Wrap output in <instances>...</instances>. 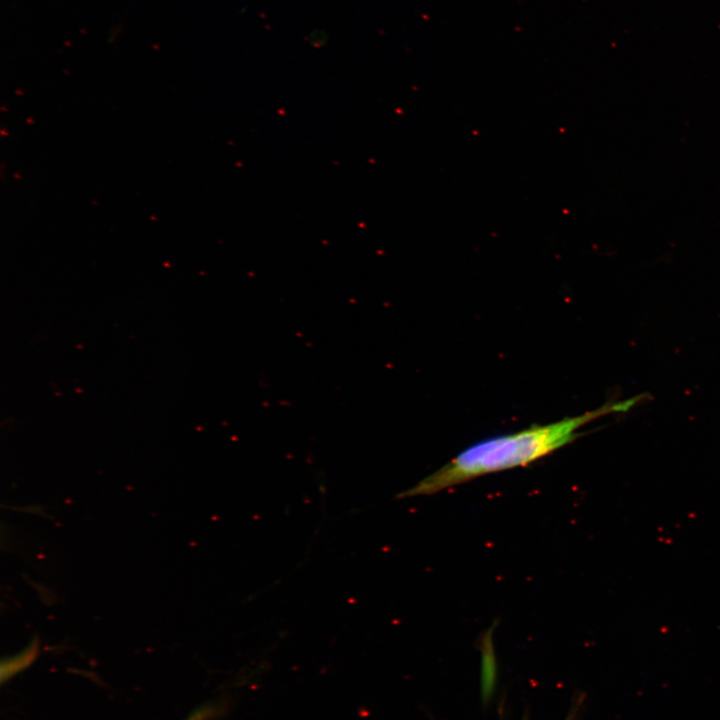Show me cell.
Masks as SVG:
<instances>
[{
  "label": "cell",
  "instance_id": "cell-2",
  "mask_svg": "<svg viewBox=\"0 0 720 720\" xmlns=\"http://www.w3.org/2000/svg\"><path fill=\"white\" fill-rule=\"evenodd\" d=\"M214 709L209 706H204L191 713L185 720H204L210 718Z\"/></svg>",
  "mask_w": 720,
  "mask_h": 720
},
{
  "label": "cell",
  "instance_id": "cell-1",
  "mask_svg": "<svg viewBox=\"0 0 720 720\" xmlns=\"http://www.w3.org/2000/svg\"><path fill=\"white\" fill-rule=\"evenodd\" d=\"M648 399H652L650 394L643 393L622 401H609L578 416L481 440L400 493L398 498L433 495L486 474L529 465L572 442L587 423L607 414L627 412Z\"/></svg>",
  "mask_w": 720,
  "mask_h": 720
}]
</instances>
